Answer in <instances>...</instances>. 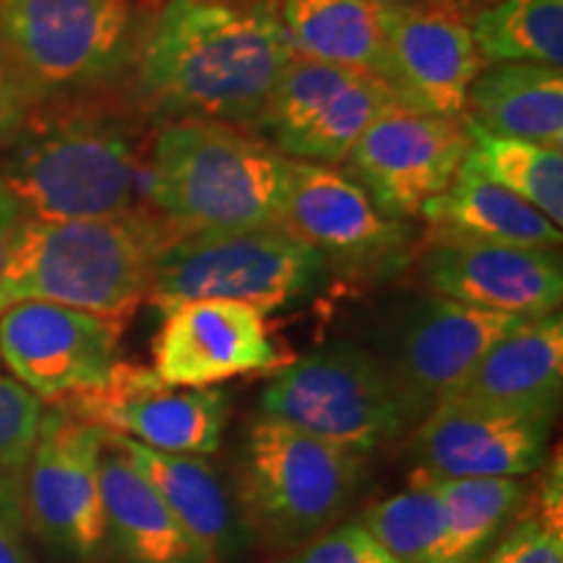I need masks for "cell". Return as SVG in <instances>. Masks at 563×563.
Instances as JSON below:
<instances>
[{
    "label": "cell",
    "mask_w": 563,
    "mask_h": 563,
    "mask_svg": "<svg viewBox=\"0 0 563 563\" xmlns=\"http://www.w3.org/2000/svg\"><path fill=\"white\" fill-rule=\"evenodd\" d=\"M292 55L279 0H162L133 47V100L249 131Z\"/></svg>",
    "instance_id": "cell-1"
},
{
    "label": "cell",
    "mask_w": 563,
    "mask_h": 563,
    "mask_svg": "<svg viewBox=\"0 0 563 563\" xmlns=\"http://www.w3.org/2000/svg\"><path fill=\"white\" fill-rule=\"evenodd\" d=\"M141 112L136 100H115L102 89L34 102L0 150V180L21 211L40 220H100L150 209L154 129Z\"/></svg>",
    "instance_id": "cell-2"
},
{
    "label": "cell",
    "mask_w": 563,
    "mask_h": 563,
    "mask_svg": "<svg viewBox=\"0 0 563 563\" xmlns=\"http://www.w3.org/2000/svg\"><path fill=\"white\" fill-rule=\"evenodd\" d=\"M180 232L150 209L100 220L21 214L0 272V313L40 300L129 327L150 295L157 253Z\"/></svg>",
    "instance_id": "cell-3"
},
{
    "label": "cell",
    "mask_w": 563,
    "mask_h": 563,
    "mask_svg": "<svg viewBox=\"0 0 563 563\" xmlns=\"http://www.w3.org/2000/svg\"><path fill=\"white\" fill-rule=\"evenodd\" d=\"M290 159L238 125L173 118L154 125L146 207L175 228H279Z\"/></svg>",
    "instance_id": "cell-4"
},
{
    "label": "cell",
    "mask_w": 563,
    "mask_h": 563,
    "mask_svg": "<svg viewBox=\"0 0 563 563\" xmlns=\"http://www.w3.org/2000/svg\"><path fill=\"white\" fill-rule=\"evenodd\" d=\"M368 452L256 415L238 452L235 501L253 540L300 548L329 530L357 496Z\"/></svg>",
    "instance_id": "cell-5"
},
{
    "label": "cell",
    "mask_w": 563,
    "mask_h": 563,
    "mask_svg": "<svg viewBox=\"0 0 563 563\" xmlns=\"http://www.w3.org/2000/svg\"><path fill=\"white\" fill-rule=\"evenodd\" d=\"M329 266L282 228L194 230L162 245L146 302L162 313L191 300H238L277 313L319 292Z\"/></svg>",
    "instance_id": "cell-6"
},
{
    "label": "cell",
    "mask_w": 563,
    "mask_h": 563,
    "mask_svg": "<svg viewBox=\"0 0 563 563\" xmlns=\"http://www.w3.org/2000/svg\"><path fill=\"white\" fill-rule=\"evenodd\" d=\"M136 0H0V60L32 102L100 91L133 60Z\"/></svg>",
    "instance_id": "cell-7"
},
{
    "label": "cell",
    "mask_w": 563,
    "mask_h": 563,
    "mask_svg": "<svg viewBox=\"0 0 563 563\" xmlns=\"http://www.w3.org/2000/svg\"><path fill=\"white\" fill-rule=\"evenodd\" d=\"M258 410L357 452L418 426L384 363L355 342L323 344L279 368L262 391Z\"/></svg>",
    "instance_id": "cell-8"
},
{
    "label": "cell",
    "mask_w": 563,
    "mask_h": 563,
    "mask_svg": "<svg viewBox=\"0 0 563 563\" xmlns=\"http://www.w3.org/2000/svg\"><path fill=\"white\" fill-rule=\"evenodd\" d=\"M279 228L311 245L329 272L361 282L394 279L418 253L407 220L378 209L347 173L313 162L290 159Z\"/></svg>",
    "instance_id": "cell-9"
},
{
    "label": "cell",
    "mask_w": 563,
    "mask_h": 563,
    "mask_svg": "<svg viewBox=\"0 0 563 563\" xmlns=\"http://www.w3.org/2000/svg\"><path fill=\"white\" fill-rule=\"evenodd\" d=\"M394 104L376 74L292 55L249 133L287 159L334 167Z\"/></svg>",
    "instance_id": "cell-10"
},
{
    "label": "cell",
    "mask_w": 563,
    "mask_h": 563,
    "mask_svg": "<svg viewBox=\"0 0 563 563\" xmlns=\"http://www.w3.org/2000/svg\"><path fill=\"white\" fill-rule=\"evenodd\" d=\"M382 79L399 108L464 118L467 91L485 68L473 37L470 0L382 3Z\"/></svg>",
    "instance_id": "cell-11"
},
{
    "label": "cell",
    "mask_w": 563,
    "mask_h": 563,
    "mask_svg": "<svg viewBox=\"0 0 563 563\" xmlns=\"http://www.w3.org/2000/svg\"><path fill=\"white\" fill-rule=\"evenodd\" d=\"M104 428L60 405L42 410L26 460L24 514L47 545L74 559H95L108 540L100 490Z\"/></svg>",
    "instance_id": "cell-12"
},
{
    "label": "cell",
    "mask_w": 563,
    "mask_h": 563,
    "mask_svg": "<svg viewBox=\"0 0 563 563\" xmlns=\"http://www.w3.org/2000/svg\"><path fill=\"white\" fill-rule=\"evenodd\" d=\"M467 152V115H428L394 104L363 131L342 165L378 209L410 220L446 191Z\"/></svg>",
    "instance_id": "cell-13"
},
{
    "label": "cell",
    "mask_w": 563,
    "mask_h": 563,
    "mask_svg": "<svg viewBox=\"0 0 563 563\" xmlns=\"http://www.w3.org/2000/svg\"><path fill=\"white\" fill-rule=\"evenodd\" d=\"M76 418L170 454H214L228 426L230 399L220 389L167 386L150 365L118 361L97 389L58 402Z\"/></svg>",
    "instance_id": "cell-14"
},
{
    "label": "cell",
    "mask_w": 563,
    "mask_h": 563,
    "mask_svg": "<svg viewBox=\"0 0 563 563\" xmlns=\"http://www.w3.org/2000/svg\"><path fill=\"white\" fill-rule=\"evenodd\" d=\"M123 332L102 316L26 300L0 313V357L13 382L58 405L108 382Z\"/></svg>",
    "instance_id": "cell-15"
},
{
    "label": "cell",
    "mask_w": 563,
    "mask_h": 563,
    "mask_svg": "<svg viewBox=\"0 0 563 563\" xmlns=\"http://www.w3.org/2000/svg\"><path fill=\"white\" fill-rule=\"evenodd\" d=\"M525 321L532 319L481 311L428 292L399 316L389 352L378 361L420 422L493 344Z\"/></svg>",
    "instance_id": "cell-16"
},
{
    "label": "cell",
    "mask_w": 563,
    "mask_h": 563,
    "mask_svg": "<svg viewBox=\"0 0 563 563\" xmlns=\"http://www.w3.org/2000/svg\"><path fill=\"white\" fill-rule=\"evenodd\" d=\"M559 410L441 402L418 422L412 456L435 477H525L543 467Z\"/></svg>",
    "instance_id": "cell-17"
},
{
    "label": "cell",
    "mask_w": 563,
    "mask_h": 563,
    "mask_svg": "<svg viewBox=\"0 0 563 563\" xmlns=\"http://www.w3.org/2000/svg\"><path fill=\"white\" fill-rule=\"evenodd\" d=\"M415 272L428 292L519 319H543L563 300L559 251L426 238Z\"/></svg>",
    "instance_id": "cell-18"
},
{
    "label": "cell",
    "mask_w": 563,
    "mask_h": 563,
    "mask_svg": "<svg viewBox=\"0 0 563 563\" xmlns=\"http://www.w3.org/2000/svg\"><path fill=\"white\" fill-rule=\"evenodd\" d=\"M152 371L180 389H207L279 363L264 313L238 300H191L162 313Z\"/></svg>",
    "instance_id": "cell-19"
},
{
    "label": "cell",
    "mask_w": 563,
    "mask_h": 563,
    "mask_svg": "<svg viewBox=\"0 0 563 563\" xmlns=\"http://www.w3.org/2000/svg\"><path fill=\"white\" fill-rule=\"evenodd\" d=\"M110 439L136 464L211 561L232 563L251 551L253 534L235 493L207 460L196 454L157 452L121 433H110Z\"/></svg>",
    "instance_id": "cell-20"
},
{
    "label": "cell",
    "mask_w": 563,
    "mask_h": 563,
    "mask_svg": "<svg viewBox=\"0 0 563 563\" xmlns=\"http://www.w3.org/2000/svg\"><path fill=\"white\" fill-rule=\"evenodd\" d=\"M561 386L563 319L555 311L498 340L441 402L559 410Z\"/></svg>",
    "instance_id": "cell-21"
},
{
    "label": "cell",
    "mask_w": 563,
    "mask_h": 563,
    "mask_svg": "<svg viewBox=\"0 0 563 563\" xmlns=\"http://www.w3.org/2000/svg\"><path fill=\"white\" fill-rule=\"evenodd\" d=\"M100 490L108 538L125 563H214L104 431Z\"/></svg>",
    "instance_id": "cell-22"
},
{
    "label": "cell",
    "mask_w": 563,
    "mask_h": 563,
    "mask_svg": "<svg viewBox=\"0 0 563 563\" xmlns=\"http://www.w3.org/2000/svg\"><path fill=\"white\" fill-rule=\"evenodd\" d=\"M420 217L428 222L426 238L525 245V249L545 251H559L563 243L559 224L464 165L446 191L426 201Z\"/></svg>",
    "instance_id": "cell-23"
},
{
    "label": "cell",
    "mask_w": 563,
    "mask_h": 563,
    "mask_svg": "<svg viewBox=\"0 0 563 563\" xmlns=\"http://www.w3.org/2000/svg\"><path fill=\"white\" fill-rule=\"evenodd\" d=\"M470 121L498 136L563 152V70L538 63H490L470 84Z\"/></svg>",
    "instance_id": "cell-24"
},
{
    "label": "cell",
    "mask_w": 563,
    "mask_h": 563,
    "mask_svg": "<svg viewBox=\"0 0 563 563\" xmlns=\"http://www.w3.org/2000/svg\"><path fill=\"white\" fill-rule=\"evenodd\" d=\"M279 21L300 58L378 76L384 51L378 0H279Z\"/></svg>",
    "instance_id": "cell-25"
},
{
    "label": "cell",
    "mask_w": 563,
    "mask_h": 563,
    "mask_svg": "<svg viewBox=\"0 0 563 563\" xmlns=\"http://www.w3.org/2000/svg\"><path fill=\"white\" fill-rule=\"evenodd\" d=\"M443 501L439 563H485L519 511L527 485L519 477H435Z\"/></svg>",
    "instance_id": "cell-26"
},
{
    "label": "cell",
    "mask_w": 563,
    "mask_h": 563,
    "mask_svg": "<svg viewBox=\"0 0 563 563\" xmlns=\"http://www.w3.org/2000/svg\"><path fill=\"white\" fill-rule=\"evenodd\" d=\"M470 152L462 165L563 224V154L534 141L498 136L467 118Z\"/></svg>",
    "instance_id": "cell-27"
},
{
    "label": "cell",
    "mask_w": 563,
    "mask_h": 563,
    "mask_svg": "<svg viewBox=\"0 0 563 563\" xmlns=\"http://www.w3.org/2000/svg\"><path fill=\"white\" fill-rule=\"evenodd\" d=\"M483 63H538L563 68V0H501L475 13Z\"/></svg>",
    "instance_id": "cell-28"
},
{
    "label": "cell",
    "mask_w": 563,
    "mask_h": 563,
    "mask_svg": "<svg viewBox=\"0 0 563 563\" xmlns=\"http://www.w3.org/2000/svg\"><path fill=\"white\" fill-rule=\"evenodd\" d=\"M361 525L397 563H439L443 540V501L435 481L415 470L405 490L373 504Z\"/></svg>",
    "instance_id": "cell-29"
},
{
    "label": "cell",
    "mask_w": 563,
    "mask_h": 563,
    "mask_svg": "<svg viewBox=\"0 0 563 563\" xmlns=\"http://www.w3.org/2000/svg\"><path fill=\"white\" fill-rule=\"evenodd\" d=\"M42 399L13 378H0V475L19 477L30 460Z\"/></svg>",
    "instance_id": "cell-30"
},
{
    "label": "cell",
    "mask_w": 563,
    "mask_h": 563,
    "mask_svg": "<svg viewBox=\"0 0 563 563\" xmlns=\"http://www.w3.org/2000/svg\"><path fill=\"white\" fill-rule=\"evenodd\" d=\"M485 563H563V527L522 501Z\"/></svg>",
    "instance_id": "cell-31"
},
{
    "label": "cell",
    "mask_w": 563,
    "mask_h": 563,
    "mask_svg": "<svg viewBox=\"0 0 563 563\" xmlns=\"http://www.w3.org/2000/svg\"><path fill=\"white\" fill-rule=\"evenodd\" d=\"M282 563H397L361 522L340 525L300 545Z\"/></svg>",
    "instance_id": "cell-32"
},
{
    "label": "cell",
    "mask_w": 563,
    "mask_h": 563,
    "mask_svg": "<svg viewBox=\"0 0 563 563\" xmlns=\"http://www.w3.org/2000/svg\"><path fill=\"white\" fill-rule=\"evenodd\" d=\"M16 481L0 475V563H34L24 543V506Z\"/></svg>",
    "instance_id": "cell-33"
},
{
    "label": "cell",
    "mask_w": 563,
    "mask_h": 563,
    "mask_svg": "<svg viewBox=\"0 0 563 563\" xmlns=\"http://www.w3.org/2000/svg\"><path fill=\"white\" fill-rule=\"evenodd\" d=\"M32 97L26 95V89L16 81V76L5 68V63L0 60V150H3L9 141L16 136V131L24 123L26 112L32 108Z\"/></svg>",
    "instance_id": "cell-34"
},
{
    "label": "cell",
    "mask_w": 563,
    "mask_h": 563,
    "mask_svg": "<svg viewBox=\"0 0 563 563\" xmlns=\"http://www.w3.org/2000/svg\"><path fill=\"white\" fill-rule=\"evenodd\" d=\"M21 211L19 201L13 199V194L5 188V183L0 180V272H3L5 256H9L13 232H16L19 222H21Z\"/></svg>",
    "instance_id": "cell-35"
},
{
    "label": "cell",
    "mask_w": 563,
    "mask_h": 563,
    "mask_svg": "<svg viewBox=\"0 0 563 563\" xmlns=\"http://www.w3.org/2000/svg\"><path fill=\"white\" fill-rule=\"evenodd\" d=\"M378 3H386V5H399V3H412V0H378Z\"/></svg>",
    "instance_id": "cell-36"
}]
</instances>
